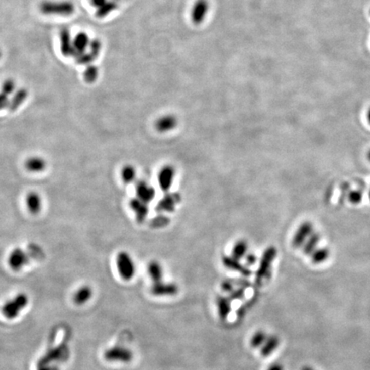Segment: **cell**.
<instances>
[{
    "instance_id": "ffe728a7",
    "label": "cell",
    "mask_w": 370,
    "mask_h": 370,
    "mask_svg": "<svg viewBox=\"0 0 370 370\" xmlns=\"http://www.w3.org/2000/svg\"><path fill=\"white\" fill-rule=\"evenodd\" d=\"M216 304L220 319L226 320L231 310V300L226 297H218Z\"/></svg>"
},
{
    "instance_id": "9a60e30c",
    "label": "cell",
    "mask_w": 370,
    "mask_h": 370,
    "mask_svg": "<svg viewBox=\"0 0 370 370\" xmlns=\"http://www.w3.org/2000/svg\"><path fill=\"white\" fill-rule=\"evenodd\" d=\"M154 125L159 132L165 133V132L171 131V130L176 127L177 119L175 116L167 114V115L162 116L161 118L157 119Z\"/></svg>"
},
{
    "instance_id": "3957f363",
    "label": "cell",
    "mask_w": 370,
    "mask_h": 370,
    "mask_svg": "<svg viewBox=\"0 0 370 370\" xmlns=\"http://www.w3.org/2000/svg\"><path fill=\"white\" fill-rule=\"evenodd\" d=\"M116 263L119 275L125 281H130L135 276L136 266L133 259L127 252L122 251L119 253L116 259Z\"/></svg>"
},
{
    "instance_id": "ac0fdd59",
    "label": "cell",
    "mask_w": 370,
    "mask_h": 370,
    "mask_svg": "<svg viewBox=\"0 0 370 370\" xmlns=\"http://www.w3.org/2000/svg\"><path fill=\"white\" fill-rule=\"evenodd\" d=\"M279 345H280V338L278 336H268L263 345L260 347L261 348L260 349V354L264 357H267L272 352H274L275 350H277Z\"/></svg>"
},
{
    "instance_id": "7402d4cb",
    "label": "cell",
    "mask_w": 370,
    "mask_h": 370,
    "mask_svg": "<svg viewBox=\"0 0 370 370\" xmlns=\"http://www.w3.org/2000/svg\"><path fill=\"white\" fill-rule=\"evenodd\" d=\"M148 272L151 280L153 281V283L162 281L163 268H162L161 265L158 261L153 260V261H151L150 263L148 264Z\"/></svg>"
},
{
    "instance_id": "d6a6232c",
    "label": "cell",
    "mask_w": 370,
    "mask_h": 370,
    "mask_svg": "<svg viewBox=\"0 0 370 370\" xmlns=\"http://www.w3.org/2000/svg\"><path fill=\"white\" fill-rule=\"evenodd\" d=\"M38 370H58V367H51V366H41V367H38Z\"/></svg>"
},
{
    "instance_id": "52a82bcc",
    "label": "cell",
    "mask_w": 370,
    "mask_h": 370,
    "mask_svg": "<svg viewBox=\"0 0 370 370\" xmlns=\"http://www.w3.org/2000/svg\"><path fill=\"white\" fill-rule=\"evenodd\" d=\"M181 201L179 193H168L159 201L156 206V211L159 213H171L175 210L176 206Z\"/></svg>"
},
{
    "instance_id": "8fae6325",
    "label": "cell",
    "mask_w": 370,
    "mask_h": 370,
    "mask_svg": "<svg viewBox=\"0 0 370 370\" xmlns=\"http://www.w3.org/2000/svg\"><path fill=\"white\" fill-rule=\"evenodd\" d=\"M129 205L136 215V221L138 223L144 222V220L148 215V212H149L148 203H145L144 202H142L136 197V198H132L130 200Z\"/></svg>"
},
{
    "instance_id": "5b68a950",
    "label": "cell",
    "mask_w": 370,
    "mask_h": 370,
    "mask_svg": "<svg viewBox=\"0 0 370 370\" xmlns=\"http://www.w3.org/2000/svg\"><path fill=\"white\" fill-rule=\"evenodd\" d=\"M104 357L108 361L129 362L133 359V353L127 348L116 346L108 349L105 352Z\"/></svg>"
},
{
    "instance_id": "6da1fadb",
    "label": "cell",
    "mask_w": 370,
    "mask_h": 370,
    "mask_svg": "<svg viewBox=\"0 0 370 370\" xmlns=\"http://www.w3.org/2000/svg\"><path fill=\"white\" fill-rule=\"evenodd\" d=\"M277 256V249L274 247H268L267 249L264 251L262 254V257L260 259V266L258 267L255 274V281L256 283H262V281L271 274V270H272V265L273 260Z\"/></svg>"
},
{
    "instance_id": "d6986e66",
    "label": "cell",
    "mask_w": 370,
    "mask_h": 370,
    "mask_svg": "<svg viewBox=\"0 0 370 370\" xmlns=\"http://www.w3.org/2000/svg\"><path fill=\"white\" fill-rule=\"evenodd\" d=\"M92 296V291L88 286H83L80 289L77 290L74 295L73 300L77 305L86 304L87 301L90 300Z\"/></svg>"
},
{
    "instance_id": "4316f807",
    "label": "cell",
    "mask_w": 370,
    "mask_h": 370,
    "mask_svg": "<svg viewBox=\"0 0 370 370\" xmlns=\"http://www.w3.org/2000/svg\"><path fill=\"white\" fill-rule=\"evenodd\" d=\"M169 222H170L169 218L166 217V216L160 215V216L154 218L152 220L151 226H153V227H155V228H159V227H164V226H166V225L169 224Z\"/></svg>"
},
{
    "instance_id": "ba28073f",
    "label": "cell",
    "mask_w": 370,
    "mask_h": 370,
    "mask_svg": "<svg viewBox=\"0 0 370 370\" xmlns=\"http://www.w3.org/2000/svg\"><path fill=\"white\" fill-rule=\"evenodd\" d=\"M30 255L23 251V249L17 248L13 249L8 258V263L11 268L14 271H19L29 263Z\"/></svg>"
},
{
    "instance_id": "e575fe53",
    "label": "cell",
    "mask_w": 370,
    "mask_h": 370,
    "mask_svg": "<svg viewBox=\"0 0 370 370\" xmlns=\"http://www.w3.org/2000/svg\"><path fill=\"white\" fill-rule=\"evenodd\" d=\"M367 121H368V123H369V125H370V108L369 109H368V111H367Z\"/></svg>"
},
{
    "instance_id": "83f0119b",
    "label": "cell",
    "mask_w": 370,
    "mask_h": 370,
    "mask_svg": "<svg viewBox=\"0 0 370 370\" xmlns=\"http://www.w3.org/2000/svg\"><path fill=\"white\" fill-rule=\"evenodd\" d=\"M245 295V289L243 288H238V289H234L230 294L229 299L230 300H237V299H241L243 298Z\"/></svg>"
},
{
    "instance_id": "44dd1931",
    "label": "cell",
    "mask_w": 370,
    "mask_h": 370,
    "mask_svg": "<svg viewBox=\"0 0 370 370\" xmlns=\"http://www.w3.org/2000/svg\"><path fill=\"white\" fill-rule=\"evenodd\" d=\"M248 249H249V245L248 243L243 239L237 241V243H235L232 250H231V256L237 259V260H240L241 259H243V257H245L247 254H248Z\"/></svg>"
},
{
    "instance_id": "7c38bea8",
    "label": "cell",
    "mask_w": 370,
    "mask_h": 370,
    "mask_svg": "<svg viewBox=\"0 0 370 370\" xmlns=\"http://www.w3.org/2000/svg\"><path fill=\"white\" fill-rule=\"evenodd\" d=\"M209 4L208 0H197L191 11V18L196 24L203 23L208 14Z\"/></svg>"
},
{
    "instance_id": "7a4b0ae2",
    "label": "cell",
    "mask_w": 370,
    "mask_h": 370,
    "mask_svg": "<svg viewBox=\"0 0 370 370\" xmlns=\"http://www.w3.org/2000/svg\"><path fill=\"white\" fill-rule=\"evenodd\" d=\"M28 303L29 298L26 294L19 293L15 298L7 301L6 304H4V306L2 307V313L6 318L10 320L17 318L19 313L27 306Z\"/></svg>"
},
{
    "instance_id": "f1b7e54d",
    "label": "cell",
    "mask_w": 370,
    "mask_h": 370,
    "mask_svg": "<svg viewBox=\"0 0 370 370\" xmlns=\"http://www.w3.org/2000/svg\"><path fill=\"white\" fill-rule=\"evenodd\" d=\"M361 199H362V194L361 191H353L349 194V200L353 204H357L361 202Z\"/></svg>"
},
{
    "instance_id": "d590c367",
    "label": "cell",
    "mask_w": 370,
    "mask_h": 370,
    "mask_svg": "<svg viewBox=\"0 0 370 370\" xmlns=\"http://www.w3.org/2000/svg\"><path fill=\"white\" fill-rule=\"evenodd\" d=\"M367 159H368V160L370 161V150L368 151V153H367Z\"/></svg>"
},
{
    "instance_id": "8d00e7d4",
    "label": "cell",
    "mask_w": 370,
    "mask_h": 370,
    "mask_svg": "<svg viewBox=\"0 0 370 370\" xmlns=\"http://www.w3.org/2000/svg\"><path fill=\"white\" fill-rule=\"evenodd\" d=\"M369 199H370V191H369Z\"/></svg>"
},
{
    "instance_id": "4fadbf2b",
    "label": "cell",
    "mask_w": 370,
    "mask_h": 370,
    "mask_svg": "<svg viewBox=\"0 0 370 370\" xmlns=\"http://www.w3.org/2000/svg\"><path fill=\"white\" fill-rule=\"evenodd\" d=\"M223 265L226 266V268L235 271V272H240L241 274L243 275L244 277H249L251 275V270L248 266H244L241 263L240 260H237L232 256H227L225 255L222 257Z\"/></svg>"
},
{
    "instance_id": "2e32d148",
    "label": "cell",
    "mask_w": 370,
    "mask_h": 370,
    "mask_svg": "<svg viewBox=\"0 0 370 370\" xmlns=\"http://www.w3.org/2000/svg\"><path fill=\"white\" fill-rule=\"evenodd\" d=\"M24 167L29 172L40 173L46 169V162L42 157H29L24 162Z\"/></svg>"
},
{
    "instance_id": "8992f818",
    "label": "cell",
    "mask_w": 370,
    "mask_h": 370,
    "mask_svg": "<svg viewBox=\"0 0 370 370\" xmlns=\"http://www.w3.org/2000/svg\"><path fill=\"white\" fill-rule=\"evenodd\" d=\"M176 170L171 165H164L158 174V182L162 191L167 192L173 184Z\"/></svg>"
},
{
    "instance_id": "30bf717a",
    "label": "cell",
    "mask_w": 370,
    "mask_h": 370,
    "mask_svg": "<svg viewBox=\"0 0 370 370\" xmlns=\"http://www.w3.org/2000/svg\"><path fill=\"white\" fill-rule=\"evenodd\" d=\"M136 197L145 203H149L155 197V190L145 181H139L136 184Z\"/></svg>"
},
{
    "instance_id": "d4e9b609",
    "label": "cell",
    "mask_w": 370,
    "mask_h": 370,
    "mask_svg": "<svg viewBox=\"0 0 370 370\" xmlns=\"http://www.w3.org/2000/svg\"><path fill=\"white\" fill-rule=\"evenodd\" d=\"M136 171L134 166L130 165H125L122 168L121 178L125 183H131L136 180Z\"/></svg>"
},
{
    "instance_id": "484cf974",
    "label": "cell",
    "mask_w": 370,
    "mask_h": 370,
    "mask_svg": "<svg viewBox=\"0 0 370 370\" xmlns=\"http://www.w3.org/2000/svg\"><path fill=\"white\" fill-rule=\"evenodd\" d=\"M268 336L266 335V333L264 331H257L252 336L250 339V345L252 348H260L263 345L264 343L266 340Z\"/></svg>"
},
{
    "instance_id": "603a6c76",
    "label": "cell",
    "mask_w": 370,
    "mask_h": 370,
    "mask_svg": "<svg viewBox=\"0 0 370 370\" xmlns=\"http://www.w3.org/2000/svg\"><path fill=\"white\" fill-rule=\"evenodd\" d=\"M321 237L317 232H313L312 234L310 235V237L307 239L306 242L304 243V246H303V250H304V254L306 255H310L312 254L313 252L315 251L317 245H318L319 242H320Z\"/></svg>"
},
{
    "instance_id": "f546056e",
    "label": "cell",
    "mask_w": 370,
    "mask_h": 370,
    "mask_svg": "<svg viewBox=\"0 0 370 370\" xmlns=\"http://www.w3.org/2000/svg\"><path fill=\"white\" fill-rule=\"evenodd\" d=\"M221 288L223 291L227 292H231L234 290V283L232 281H224L221 283Z\"/></svg>"
},
{
    "instance_id": "e0dca14e",
    "label": "cell",
    "mask_w": 370,
    "mask_h": 370,
    "mask_svg": "<svg viewBox=\"0 0 370 370\" xmlns=\"http://www.w3.org/2000/svg\"><path fill=\"white\" fill-rule=\"evenodd\" d=\"M27 208L33 214H37L42 208V200L36 192H29L25 198Z\"/></svg>"
},
{
    "instance_id": "277c9868",
    "label": "cell",
    "mask_w": 370,
    "mask_h": 370,
    "mask_svg": "<svg viewBox=\"0 0 370 370\" xmlns=\"http://www.w3.org/2000/svg\"><path fill=\"white\" fill-rule=\"evenodd\" d=\"M68 355H69V349H68L66 343L64 342L63 344H61L59 346L56 347V348H53V349L48 350L40 359L38 367L46 366V365L49 364L50 362H52V361L64 360V358L68 357Z\"/></svg>"
},
{
    "instance_id": "cb8c5ba5",
    "label": "cell",
    "mask_w": 370,
    "mask_h": 370,
    "mask_svg": "<svg viewBox=\"0 0 370 370\" xmlns=\"http://www.w3.org/2000/svg\"><path fill=\"white\" fill-rule=\"evenodd\" d=\"M311 255V260L314 264H321L328 259L330 255L329 249L327 248H321L316 249L313 252Z\"/></svg>"
},
{
    "instance_id": "836d02e7",
    "label": "cell",
    "mask_w": 370,
    "mask_h": 370,
    "mask_svg": "<svg viewBox=\"0 0 370 370\" xmlns=\"http://www.w3.org/2000/svg\"><path fill=\"white\" fill-rule=\"evenodd\" d=\"M302 370H315L313 367H309V366H305V367H303L302 368Z\"/></svg>"
},
{
    "instance_id": "1f68e13d",
    "label": "cell",
    "mask_w": 370,
    "mask_h": 370,
    "mask_svg": "<svg viewBox=\"0 0 370 370\" xmlns=\"http://www.w3.org/2000/svg\"><path fill=\"white\" fill-rule=\"evenodd\" d=\"M266 370H284L283 365L281 363L275 362L273 364L270 365Z\"/></svg>"
},
{
    "instance_id": "5bb4252c",
    "label": "cell",
    "mask_w": 370,
    "mask_h": 370,
    "mask_svg": "<svg viewBox=\"0 0 370 370\" xmlns=\"http://www.w3.org/2000/svg\"><path fill=\"white\" fill-rule=\"evenodd\" d=\"M151 292L154 296H174L178 292V287L176 284L157 282L151 287Z\"/></svg>"
},
{
    "instance_id": "9c48e42d",
    "label": "cell",
    "mask_w": 370,
    "mask_h": 370,
    "mask_svg": "<svg viewBox=\"0 0 370 370\" xmlns=\"http://www.w3.org/2000/svg\"><path fill=\"white\" fill-rule=\"evenodd\" d=\"M313 233V225L310 222H304L301 224L300 226L298 227V230L296 231L295 234L292 238V246L298 249L302 246H304V243L306 242L307 239L310 237V235Z\"/></svg>"
},
{
    "instance_id": "4dcf8cb0",
    "label": "cell",
    "mask_w": 370,
    "mask_h": 370,
    "mask_svg": "<svg viewBox=\"0 0 370 370\" xmlns=\"http://www.w3.org/2000/svg\"><path fill=\"white\" fill-rule=\"evenodd\" d=\"M246 257V263L248 264V266H253L254 264L256 263V260H257V257L256 255L254 254H247Z\"/></svg>"
}]
</instances>
